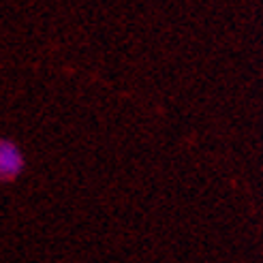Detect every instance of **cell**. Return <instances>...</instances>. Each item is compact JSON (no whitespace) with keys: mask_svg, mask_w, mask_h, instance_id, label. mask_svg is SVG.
Masks as SVG:
<instances>
[{"mask_svg":"<svg viewBox=\"0 0 263 263\" xmlns=\"http://www.w3.org/2000/svg\"><path fill=\"white\" fill-rule=\"evenodd\" d=\"M26 169V156L13 139H0V182H13Z\"/></svg>","mask_w":263,"mask_h":263,"instance_id":"cell-1","label":"cell"}]
</instances>
